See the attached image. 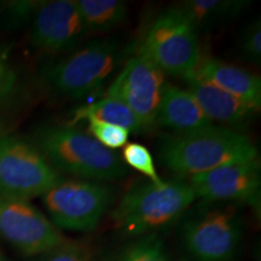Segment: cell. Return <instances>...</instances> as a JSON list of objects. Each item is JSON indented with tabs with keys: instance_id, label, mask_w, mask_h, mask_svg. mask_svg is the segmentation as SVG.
I'll return each instance as SVG.
<instances>
[{
	"instance_id": "obj_1",
	"label": "cell",
	"mask_w": 261,
	"mask_h": 261,
	"mask_svg": "<svg viewBox=\"0 0 261 261\" xmlns=\"http://www.w3.org/2000/svg\"><path fill=\"white\" fill-rule=\"evenodd\" d=\"M159 156L169 171L191 177L225 165L257 160V149L242 130L212 125L165 136L160 142Z\"/></svg>"
},
{
	"instance_id": "obj_2",
	"label": "cell",
	"mask_w": 261,
	"mask_h": 261,
	"mask_svg": "<svg viewBox=\"0 0 261 261\" xmlns=\"http://www.w3.org/2000/svg\"><path fill=\"white\" fill-rule=\"evenodd\" d=\"M197 200L187 181H148L129 189L113 212V220L120 232L129 237L158 234L182 217Z\"/></svg>"
},
{
	"instance_id": "obj_3",
	"label": "cell",
	"mask_w": 261,
	"mask_h": 261,
	"mask_svg": "<svg viewBox=\"0 0 261 261\" xmlns=\"http://www.w3.org/2000/svg\"><path fill=\"white\" fill-rule=\"evenodd\" d=\"M38 143L42 155L57 172L98 182L117 180L127 174L121 156L73 126L45 128Z\"/></svg>"
},
{
	"instance_id": "obj_4",
	"label": "cell",
	"mask_w": 261,
	"mask_h": 261,
	"mask_svg": "<svg viewBox=\"0 0 261 261\" xmlns=\"http://www.w3.org/2000/svg\"><path fill=\"white\" fill-rule=\"evenodd\" d=\"M197 29L178 6L160 14L150 25L140 52L165 74L187 79L200 63Z\"/></svg>"
},
{
	"instance_id": "obj_5",
	"label": "cell",
	"mask_w": 261,
	"mask_h": 261,
	"mask_svg": "<svg viewBox=\"0 0 261 261\" xmlns=\"http://www.w3.org/2000/svg\"><path fill=\"white\" fill-rule=\"evenodd\" d=\"M242 238V215L233 204L205 208L181 228L182 244L194 261H233Z\"/></svg>"
},
{
	"instance_id": "obj_6",
	"label": "cell",
	"mask_w": 261,
	"mask_h": 261,
	"mask_svg": "<svg viewBox=\"0 0 261 261\" xmlns=\"http://www.w3.org/2000/svg\"><path fill=\"white\" fill-rule=\"evenodd\" d=\"M119 46L113 40L91 42L48 67L45 83L55 93L81 98L103 86L115 69Z\"/></svg>"
},
{
	"instance_id": "obj_7",
	"label": "cell",
	"mask_w": 261,
	"mask_h": 261,
	"mask_svg": "<svg viewBox=\"0 0 261 261\" xmlns=\"http://www.w3.org/2000/svg\"><path fill=\"white\" fill-rule=\"evenodd\" d=\"M112 197L102 182L73 179L56 182L42 195V203L57 228L89 232L99 225Z\"/></svg>"
},
{
	"instance_id": "obj_8",
	"label": "cell",
	"mask_w": 261,
	"mask_h": 261,
	"mask_svg": "<svg viewBox=\"0 0 261 261\" xmlns=\"http://www.w3.org/2000/svg\"><path fill=\"white\" fill-rule=\"evenodd\" d=\"M60 180L41 151L16 137H0V197L29 200Z\"/></svg>"
},
{
	"instance_id": "obj_9",
	"label": "cell",
	"mask_w": 261,
	"mask_h": 261,
	"mask_svg": "<svg viewBox=\"0 0 261 261\" xmlns=\"http://www.w3.org/2000/svg\"><path fill=\"white\" fill-rule=\"evenodd\" d=\"M165 86V73L139 51L112 81L106 97L125 103L146 128L156 123Z\"/></svg>"
},
{
	"instance_id": "obj_10",
	"label": "cell",
	"mask_w": 261,
	"mask_h": 261,
	"mask_svg": "<svg viewBox=\"0 0 261 261\" xmlns=\"http://www.w3.org/2000/svg\"><path fill=\"white\" fill-rule=\"evenodd\" d=\"M0 236L19 253L42 255L64 242L61 231L28 200L0 197Z\"/></svg>"
},
{
	"instance_id": "obj_11",
	"label": "cell",
	"mask_w": 261,
	"mask_h": 261,
	"mask_svg": "<svg viewBox=\"0 0 261 261\" xmlns=\"http://www.w3.org/2000/svg\"><path fill=\"white\" fill-rule=\"evenodd\" d=\"M27 19L31 45L42 52L69 51L87 35L76 0L33 2Z\"/></svg>"
},
{
	"instance_id": "obj_12",
	"label": "cell",
	"mask_w": 261,
	"mask_h": 261,
	"mask_svg": "<svg viewBox=\"0 0 261 261\" xmlns=\"http://www.w3.org/2000/svg\"><path fill=\"white\" fill-rule=\"evenodd\" d=\"M189 184L197 198L208 203L247 204L259 208L260 204V162L231 163L210 172L191 175Z\"/></svg>"
},
{
	"instance_id": "obj_13",
	"label": "cell",
	"mask_w": 261,
	"mask_h": 261,
	"mask_svg": "<svg viewBox=\"0 0 261 261\" xmlns=\"http://www.w3.org/2000/svg\"><path fill=\"white\" fill-rule=\"evenodd\" d=\"M188 91L211 120L220 123V126L241 130L247 127L253 116L257 113L255 108L232 94L225 92L219 87L192 74L185 79Z\"/></svg>"
},
{
	"instance_id": "obj_14",
	"label": "cell",
	"mask_w": 261,
	"mask_h": 261,
	"mask_svg": "<svg viewBox=\"0 0 261 261\" xmlns=\"http://www.w3.org/2000/svg\"><path fill=\"white\" fill-rule=\"evenodd\" d=\"M194 74L260 110L261 80L256 75L217 58L201 60Z\"/></svg>"
},
{
	"instance_id": "obj_15",
	"label": "cell",
	"mask_w": 261,
	"mask_h": 261,
	"mask_svg": "<svg viewBox=\"0 0 261 261\" xmlns=\"http://www.w3.org/2000/svg\"><path fill=\"white\" fill-rule=\"evenodd\" d=\"M156 123L174 133H189L213 125L187 89L166 84Z\"/></svg>"
},
{
	"instance_id": "obj_16",
	"label": "cell",
	"mask_w": 261,
	"mask_h": 261,
	"mask_svg": "<svg viewBox=\"0 0 261 261\" xmlns=\"http://www.w3.org/2000/svg\"><path fill=\"white\" fill-rule=\"evenodd\" d=\"M247 6L243 0H187L178 6L197 29H212L237 17Z\"/></svg>"
},
{
	"instance_id": "obj_17",
	"label": "cell",
	"mask_w": 261,
	"mask_h": 261,
	"mask_svg": "<svg viewBox=\"0 0 261 261\" xmlns=\"http://www.w3.org/2000/svg\"><path fill=\"white\" fill-rule=\"evenodd\" d=\"M89 119L120 126L128 132H138L140 129H144L132 110L121 100L112 97H104L97 102L75 109L69 126Z\"/></svg>"
},
{
	"instance_id": "obj_18",
	"label": "cell",
	"mask_w": 261,
	"mask_h": 261,
	"mask_svg": "<svg viewBox=\"0 0 261 261\" xmlns=\"http://www.w3.org/2000/svg\"><path fill=\"white\" fill-rule=\"evenodd\" d=\"M76 4L87 34L113 31L128 16V6L120 0H77Z\"/></svg>"
},
{
	"instance_id": "obj_19",
	"label": "cell",
	"mask_w": 261,
	"mask_h": 261,
	"mask_svg": "<svg viewBox=\"0 0 261 261\" xmlns=\"http://www.w3.org/2000/svg\"><path fill=\"white\" fill-rule=\"evenodd\" d=\"M117 261H172L158 234L138 237L123 249Z\"/></svg>"
},
{
	"instance_id": "obj_20",
	"label": "cell",
	"mask_w": 261,
	"mask_h": 261,
	"mask_svg": "<svg viewBox=\"0 0 261 261\" xmlns=\"http://www.w3.org/2000/svg\"><path fill=\"white\" fill-rule=\"evenodd\" d=\"M122 149L121 159L125 165L129 166L137 172L142 173L149 179V181L154 182V184L160 185L165 181L156 171L154 158L145 145L133 142L127 143Z\"/></svg>"
},
{
	"instance_id": "obj_21",
	"label": "cell",
	"mask_w": 261,
	"mask_h": 261,
	"mask_svg": "<svg viewBox=\"0 0 261 261\" xmlns=\"http://www.w3.org/2000/svg\"><path fill=\"white\" fill-rule=\"evenodd\" d=\"M86 122L89 135L104 148L114 151L116 149L123 148L128 143L129 132L122 127L93 119L86 120Z\"/></svg>"
},
{
	"instance_id": "obj_22",
	"label": "cell",
	"mask_w": 261,
	"mask_h": 261,
	"mask_svg": "<svg viewBox=\"0 0 261 261\" xmlns=\"http://www.w3.org/2000/svg\"><path fill=\"white\" fill-rule=\"evenodd\" d=\"M238 50L244 60L254 64L261 63V25L259 19L244 29L240 38Z\"/></svg>"
},
{
	"instance_id": "obj_23",
	"label": "cell",
	"mask_w": 261,
	"mask_h": 261,
	"mask_svg": "<svg viewBox=\"0 0 261 261\" xmlns=\"http://www.w3.org/2000/svg\"><path fill=\"white\" fill-rule=\"evenodd\" d=\"M38 261H93V257L83 244L64 241L50 252L40 255Z\"/></svg>"
},
{
	"instance_id": "obj_24",
	"label": "cell",
	"mask_w": 261,
	"mask_h": 261,
	"mask_svg": "<svg viewBox=\"0 0 261 261\" xmlns=\"http://www.w3.org/2000/svg\"><path fill=\"white\" fill-rule=\"evenodd\" d=\"M8 85H9V80L8 77H6L5 67L4 64H3L2 60H0V92H5Z\"/></svg>"
},
{
	"instance_id": "obj_25",
	"label": "cell",
	"mask_w": 261,
	"mask_h": 261,
	"mask_svg": "<svg viewBox=\"0 0 261 261\" xmlns=\"http://www.w3.org/2000/svg\"><path fill=\"white\" fill-rule=\"evenodd\" d=\"M0 261H5L4 257H3V255H2V253H0Z\"/></svg>"
},
{
	"instance_id": "obj_26",
	"label": "cell",
	"mask_w": 261,
	"mask_h": 261,
	"mask_svg": "<svg viewBox=\"0 0 261 261\" xmlns=\"http://www.w3.org/2000/svg\"><path fill=\"white\" fill-rule=\"evenodd\" d=\"M2 93H3V92H0V94H2Z\"/></svg>"
}]
</instances>
